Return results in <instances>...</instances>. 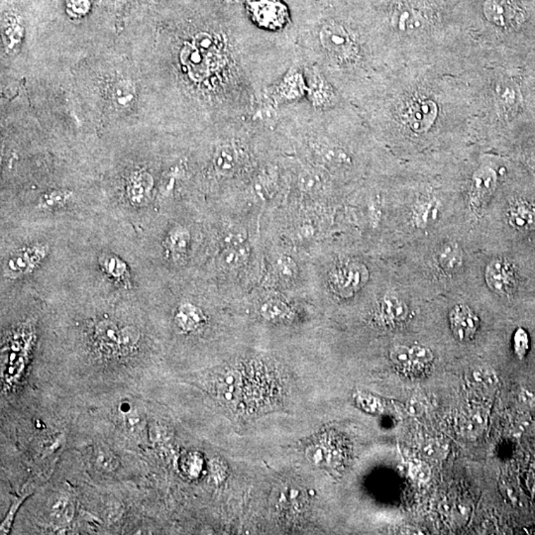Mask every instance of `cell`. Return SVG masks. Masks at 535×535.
<instances>
[{
    "instance_id": "cell-30",
    "label": "cell",
    "mask_w": 535,
    "mask_h": 535,
    "mask_svg": "<svg viewBox=\"0 0 535 535\" xmlns=\"http://www.w3.org/2000/svg\"><path fill=\"white\" fill-rule=\"evenodd\" d=\"M513 350L520 359L524 358L529 350V336L524 329H517L513 334Z\"/></svg>"
},
{
    "instance_id": "cell-4",
    "label": "cell",
    "mask_w": 535,
    "mask_h": 535,
    "mask_svg": "<svg viewBox=\"0 0 535 535\" xmlns=\"http://www.w3.org/2000/svg\"><path fill=\"white\" fill-rule=\"evenodd\" d=\"M368 270L360 263L341 265L330 275L332 289L341 296H350L368 281Z\"/></svg>"
},
{
    "instance_id": "cell-38",
    "label": "cell",
    "mask_w": 535,
    "mask_h": 535,
    "mask_svg": "<svg viewBox=\"0 0 535 535\" xmlns=\"http://www.w3.org/2000/svg\"><path fill=\"white\" fill-rule=\"evenodd\" d=\"M532 171H534V175H535V162L532 163Z\"/></svg>"
},
{
    "instance_id": "cell-3",
    "label": "cell",
    "mask_w": 535,
    "mask_h": 535,
    "mask_svg": "<svg viewBox=\"0 0 535 535\" xmlns=\"http://www.w3.org/2000/svg\"><path fill=\"white\" fill-rule=\"evenodd\" d=\"M301 58V57H300ZM308 83L307 101L317 110H329L343 103L341 93L312 62L301 59Z\"/></svg>"
},
{
    "instance_id": "cell-31",
    "label": "cell",
    "mask_w": 535,
    "mask_h": 535,
    "mask_svg": "<svg viewBox=\"0 0 535 535\" xmlns=\"http://www.w3.org/2000/svg\"><path fill=\"white\" fill-rule=\"evenodd\" d=\"M411 348V358H413L414 365H426L433 360L432 351L425 346L414 345L409 347Z\"/></svg>"
},
{
    "instance_id": "cell-10",
    "label": "cell",
    "mask_w": 535,
    "mask_h": 535,
    "mask_svg": "<svg viewBox=\"0 0 535 535\" xmlns=\"http://www.w3.org/2000/svg\"><path fill=\"white\" fill-rule=\"evenodd\" d=\"M498 176L493 169L484 167L475 172L472 178L470 201L474 207H482L495 192Z\"/></svg>"
},
{
    "instance_id": "cell-20",
    "label": "cell",
    "mask_w": 535,
    "mask_h": 535,
    "mask_svg": "<svg viewBox=\"0 0 535 535\" xmlns=\"http://www.w3.org/2000/svg\"><path fill=\"white\" fill-rule=\"evenodd\" d=\"M74 515V503L66 496H59L51 503L50 517L54 524L65 525L69 524L73 520Z\"/></svg>"
},
{
    "instance_id": "cell-9",
    "label": "cell",
    "mask_w": 535,
    "mask_h": 535,
    "mask_svg": "<svg viewBox=\"0 0 535 535\" xmlns=\"http://www.w3.org/2000/svg\"><path fill=\"white\" fill-rule=\"evenodd\" d=\"M449 322L453 334L460 341H472L480 326L478 315L464 305L453 308L449 313Z\"/></svg>"
},
{
    "instance_id": "cell-37",
    "label": "cell",
    "mask_w": 535,
    "mask_h": 535,
    "mask_svg": "<svg viewBox=\"0 0 535 535\" xmlns=\"http://www.w3.org/2000/svg\"><path fill=\"white\" fill-rule=\"evenodd\" d=\"M225 1L232 4V6H240V4L244 6L245 2L247 1V0H225Z\"/></svg>"
},
{
    "instance_id": "cell-6",
    "label": "cell",
    "mask_w": 535,
    "mask_h": 535,
    "mask_svg": "<svg viewBox=\"0 0 535 535\" xmlns=\"http://www.w3.org/2000/svg\"><path fill=\"white\" fill-rule=\"evenodd\" d=\"M485 278L489 288L498 295L510 296L517 289V273L507 260L498 258L489 263Z\"/></svg>"
},
{
    "instance_id": "cell-33",
    "label": "cell",
    "mask_w": 535,
    "mask_h": 535,
    "mask_svg": "<svg viewBox=\"0 0 535 535\" xmlns=\"http://www.w3.org/2000/svg\"><path fill=\"white\" fill-rule=\"evenodd\" d=\"M96 455H98L96 456V462H98L101 468L107 470V471L114 469L117 461H115L114 457L112 456L110 453L103 451V450H98Z\"/></svg>"
},
{
    "instance_id": "cell-34",
    "label": "cell",
    "mask_w": 535,
    "mask_h": 535,
    "mask_svg": "<svg viewBox=\"0 0 535 535\" xmlns=\"http://www.w3.org/2000/svg\"><path fill=\"white\" fill-rule=\"evenodd\" d=\"M444 448L437 441H431L424 446L423 454L428 458H440L442 456Z\"/></svg>"
},
{
    "instance_id": "cell-27",
    "label": "cell",
    "mask_w": 535,
    "mask_h": 535,
    "mask_svg": "<svg viewBox=\"0 0 535 535\" xmlns=\"http://www.w3.org/2000/svg\"><path fill=\"white\" fill-rule=\"evenodd\" d=\"M390 359L397 366L402 368H411L414 365L411 358V348L404 345L392 347L390 350Z\"/></svg>"
},
{
    "instance_id": "cell-35",
    "label": "cell",
    "mask_w": 535,
    "mask_h": 535,
    "mask_svg": "<svg viewBox=\"0 0 535 535\" xmlns=\"http://www.w3.org/2000/svg\"><path fill=\"white\" fill-rule=\"evenodd\" d=\"M421 411H423V406H421V402L416 401H411L409 402V414H411V416H418V414L421 413Z\"/></svg>"
},
{
    "instance_id": "cell-17",
    "label": "cell",
    "mask_w": 535,
    "mask_h": 535,
    "mask_svg": "<svg viewBox=\"0 0 535 535\" xmlns=\"http://www.w3.org/2000/svg\"><path fill=\"white\" fill-rule=\"evenodd\" d=\"M98 264L110 278L123 284L128 281V267L119 257L113 254H103L98 259Z\"/></svg>"
},
{
    "instance_id": "cell-8",
    "label": "cell",
    "mask_w": 535,
    "mask_h": 535,
    "mask_svg": "<svg viewBox=\"0 0 535 535\" xmlns=\"http://www.w3.org/2000/svg\"><path fill=\"white\" fill-rule=\"evenodd\" d=\"M487 18L503 28H515L524 21V13L512 0H487L484 4Z\"/></svg>"
},
{
    "instance_id": "cell-15",
    "label": "cell",
    "mask_w": 535,
    "mask_h": 535,
    "mask_svg": "<svg viewBox=\"0 0 535 535\" xmlns=\"http://www.w3.org/2000/svg\"><path fill=\"white\" fill-rule=\"evenodd\" d=\"M438 264L446 273H454L461 268L463 253L459 245L454 242H445L437 250Z\"/></svg>"
},
{
    "instance_id": "cell-14",
    "label": "cell",
    "mask_w": 535,
    "mask_h": 535,
    "mask_svg": "<svg viewBox=\"0 0 535 535\" xmlns=\"http://www.w3.org/2000/svg\"><path fill=\"white\" fill-rule=\"evenodd\" d=\"M176 324L184 331H194L204 322V312L190 303H185L178 308L175 315Z\"/></svg>"
},
{
    "instance_id": "cell-19",
    "label": "cell",
    "mask_w": 535,
    "mask_h": 535,
    "mask_svg": "<svg viewBox=\"0 0 535 535\" xmlns=\"http://www.w3.org/2000/svg\"><path fill=\"white\" fill-rule=\"evenodd\" d=\"M381 312L388 322L394 324V322H404L407 317L409 310L401 298L395 295H387L381 305Z\"/></svg>"
},
{
    "instance_id": "cell-21",
    "label": "cell",
    "mask_w": 535,
    "mask_h": 535,
    "mask_svg": "<svg viewBox=\"0 0 535 535\" xmlns=\"http://www.w3.org/2000/svg\"><path fill=\"white\" fill-rule=\"evenodd\" d=\"M120 330L110 320H103L95 327V336L98 343L105 350H118Z\"/></svg>"
},
{
    "instance_id": "cell-1",
    "label": "cell",
    "mask_w": 535,
    "mask_h": 535,
    "mask_svg": "<svg viewBox=\"0 0 535 535\" xmlns=\"http://www.w3.org/2000/svg\"><path fill=\"white\" fill-rule=\"evenodd\" d=\"M296 45L305 61L317 65L343 95L349 79L365 67L360 35L341 17L320 14L295 26Z\"/></svg>"
},
{
    "instance_id": "cell-28",
    "label": "cell",
    "mask_w": 535,
    "mask_h": 535,
    "mask_svg": "<svg viewBox=\"0 0 535 535\" xmlns=\"http://www.w3.org/2000/svg\"><path fill=\"white\" fill-rule=\"evenodd\" d=\"M247 240V232L245 229L232 226L225 231L223 235V243L225 247H238L245 244Z\"/></svg>"
},
{
    "instance_id": "cell-22",
    "label": "cell",
    "mask_w": 535,
    "mask_h": 535,
    "mask_svg": "<svg viewBox=\"0 0 535 535\" xmlns=\"http://www.w3.org/2000/svg\"><path fill=\"white\" fill-rule=\"evenodd\" d=\"M262 317L270 322H282L291 317V310L286 303L279 300H270L260 310Z\"/></svg>"
},
{
    "instance_id": "cell-13",
    "label": "cell",
    "mask_w": 535,
    "mask_h": 535,
    "mask_svg": "<svg viewBox=\"0 0 535 535\" xmlns=\"http://www.w3.org/2000/svg\"><path fill=\"white\" fill-rule=\"evenodd\" d=\"M508 223L520 232L534 230L535 206L525 201L513 202L508 211Z\"/></svg>"
},
{
    "instance_id": "cell-18",
    "label": "cell",
    "mask_w": 535,
    "mask_h": 535,
    "mask_svg": "<svg viewBox=\"0 0 535 535\" xmlns=\"http://www.w3.org/2000/svg\"><path fill=\"white\" fill-rule=\"evenodd\" d=\"M249 255L250 248L246 244L238 247H224L223 252L219 255V266L227 271H232L243 266Z\"/></svg>"
},
{
    "instance_id": "cell-16",
    "label": "cell",
    "mask_w": 535,
    "mask_h": 535,
    "mask_svg": "<svg viewBox=\"0 0 535 535\" xmlns=\"http://www.w3.org/2000/svg\"><path fill=\"white\" fill-rule=\"evenodd\" d=\"M488 423V416L483 409H473L465 414L459 421L460 431L466 437H476L482 435Z\"/></svg>"
},
{
    "instance_id": "cell-29",
    "label": "cell",
    "mask_w": 535,
    "mask_h": 535,
    "mask_svg": "<svg viewBox=\"0 0 535 535\" xmlns=\"http://www.w3.org/2000/svg\"><path fill=\"white\" fill-rule=\"evenodd\" d=\"M277 270L282 279L291 281L298 276V270L296 262L291 257L282 256L277 262Z\"/></svg>"
},
{
    "instance_id": "cell-11",
    "label": "cell",
    "mask_w": 535,
    "mask_h": 535,
    "mask_svg": "<svg viewBox=\"0 0 535 535\" xmlns=\"http://www.w3.org/2000/svg\"><path fill=\"white\" fill-rule=\"evenodd\" d=\"M154 187L153 177L144 170H137L129 176L126 185V194L132 206H146L150 199Z\"/></svg>"
},
{
    "instance_id": "cell-23",
    "label": "cell",
    "mask_w": 535,
    "mask_h": 535,
    "mask_svg": "<svg viewBox=\"0 0 535 535\" xmlns=\"http://www.w3.org/2000/svg\"><path fill=\"white\" fill-rule=\"evenodd\" d=\"M440 211L435 202H426L416 206L414 212V220L418 227L424 228L435 223Z\"/></svg>"
},
{
    "instance_id": "cell-5",
    "label": "cell",
    "mask_w": 535,
    "mask_h": 535,
    "mask_svg": "<svg viewBox=\"0 0 535 535\" xmlns=\"http://www.w3.org/2000/svg\"><path fill=\"white\" fill-rule=\"evenodd\" d=\"M47 255L44 245H32L17 250L8 257L4 265V274L11 278H18L30 274Z\"/></svg>"
},
{
    "instance_id": "cell-26",
    "label": "cell",
    "mask_w": 535,
    "mask_h": 535,
    "mask_svg": "<svg viewBox=\"0 0 535 535\" xmlns=\"http://www.w3.org/2000/svg\"><path fill=\"white\" fill-rule=\"evenodd\" d=\"M113 100L119 106L129 105L134 100V88L126 81H119L113 88Z\"/></svg>"
},
{
    "instance_id": "cell-25",
    "label": "cell",
    "mask_w": 535,
    "mask_h": 535,
    "mask_svg": "<svg viewBox=\"0 0 535 535\" xmlns=\"http://www.w3.org/2000/svg\"><path fill=\"white\" fill-rule=\"evenodd\" d=\"M71 195V192L67 190H52L41 197L40 206L43 209H61L66 206Z\"/></svg>"
},
{
    "instance_id": "cell-12",
    "label": "cell",
    "mask_w": 535,
    "mask_h": 535,
    "mask_svg": "<svg viewBox=\"0 0 535 535\" xmlns=\"http://www.w3.org/2000/svg\"><path fill=\"white\" fill-rule=\"evenodd\" d=\"M190 244L189 230L182 225L173 226L165 239V247L173 262H185Z\"/></svg>"
},
{
    "instance_id": "cell-2",
    "label": "cell",
    "mask_w": 535,
    "mask_h": 535,
    "mask_svg": "<svg viewBox=\"0 0 535 535\" xmlns=\"http://www.w3.org/2000/svg\"><path fill=\"white\" fill-rule=\"evenodd\" d=\"M243 6L245 16L255 27L275 35H291L296 39L291 7L283 0H247Z\"/></svg>"
},
{
    "instance_id": "cell-36",
    "label": "cell",
    "mask_w": 535,
    "mask_h": 535,
    "mask_svg": "<svg viewBox=\"0 0 535 535\" xmlns=\"http://www.w3.org/2000/svg\"><path fill=\"white\" fill-rule=\"evenodd\" d=\"M126 423L128 424L129 428H134L137 424L140 423V416L136 413H129L126 418Z\"/></svg>"
},
{
    "instance_id": "cell-24",
    "label": "cell",
    "mask_w": 535,
    "mask_h": 535,
    "mask_svg": "<svg viewBox=\"0 0 535 535\" xmlns=\"http://www.w3.org/2000/svg\"><path fill=\"white\" fill-rule=\"evenodd\" d=\"M140 341L139 330L134 326H125L120 330L119 339H118V351L124 355L133 351Z\"/></svg>"
},
{
    "instance_id": "cell-32",
    "label": "cell",
    "mask_w": 535,
    "mask_h": 535,
    "mask_svg": "<svg viewBox=\"0 0 535 535\" xmlns=\"http://www.w3.org/2000/svg\"><path fill=\"white\" fill-rule=\"evenodd\" d=\"M409 475L418 482H426L430 478V469L425 462H413L409 466Z\"/></svg>"
},
{
    "instance_id": "cell-7",
    "label": "cell",
    "mask_w": 535,
    "mask_h": 535,
    "mask_svg": "<svg viewBox=\"0 0 535 535\" xmlns=\"http://www.w3.org/2000/svg\"><path fill=\"white\" fill-rule=\"evenodd\" d=\"M437 115V106L430 100H418L407 105L401 112L404 124L416 133H423L430 128Z\"/></svg>"
}]
</instances>
